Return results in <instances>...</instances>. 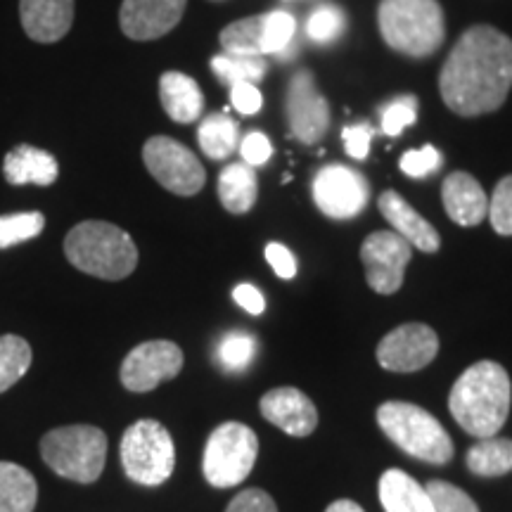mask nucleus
<instances>
[{
	"instance_id": "nucleus-1",
	"label": "nucleus",
	"mask_w": 512,
	"mask_h": 512,
	"mask_svg": "<svg viewBox=\"0 0 512 512\" xmlns=\"http://www.w3.org/2000/svg\"><path fill=\"white\" fill-rule=\"evenodd\" d=\"M512 88V41L494 27L467 29L439 74L446 107L460 117L496 112Z\"/></svg>"
},
{
	"instance_id": "nucleus-2",
	"label": "nucleus",
	"mask_w": 512,
	"mask_h": 512,
	"mask_svg": "<svg viewBox=\"0 0 512 512\" xmlns=\"http://www.w3.org/2000/svg\"><path fill=\"white\" fill-rule=\"evenodd\" d=\"M512 384L508 370L496 361H477L453 384L448 411L467 434L496 437L510 413Z\"/></svg>"
},
{
	"instance_id": "nucleus-3",
	"label": "nucleus",
	"mask_w": 512,
	"mask_h": 512,
	"mask_svg": "<svg viewBox=\"0 0 512 512\" xmlns=\"http://www.w3.org/2000/svg\"><path fill=\"white\" fill-rule=\"evenodd\" d=\"M64 254L79 271L102 280H124L136 271L138 247L124 228L107 221H83L69 230Z\"/></svg>"
},
{
	"instance_id": "nucleus-4",
	"label": "nucleus",
	"mask_w": 512,
	"mask_h": 512,
	"mask_svg": "<svg viewBox=\"0 0 512 512\" xmlns=\"http://www.w3.org/2000/svg\"><path fill=\"white\" fill-rule=\"evenodd\" d=\"M377 24L389 48L411 57L437 53L446 36L444 10L437 0H382Z\"/></svg>"
},
{
	"instance_id": "nucleus-5",
	"label": "nucleus",
	"mask_w": 512,
	"mask_h": 512,
	"mask_svg": "<svg viewBox=\"0 0 512 512\" xmlns=\"http://www.w3.org/2000/svg\"><path fill=\"white\" fill-rule=\"evenodd\" d=\"M377 425L408 456L432 465H446L453 458V441L444 425L415 403H382L377 408Z\"/></svg>"
},
{
	"instance_id": "nucleus-6",
	"label": "nucleus",
	"mask_w": 512,
	"mask_h": 512,
	"mask_svg": "<svg viewBox=\"0 0 512 512\" xmlns=\"http://www.w3.org/2000/svg\"><path fill=\"white\" fill-rule=\"evenodd\" d=\"M41 456L60 477L93 484L105 470L107 434L93 425L57 427L41 439Z\"/></svg>"
},
{
	"instance_id": "nucleus-7",
	"label": "nucleus",
	"mask_w": 512,
	"mask_h": 512,
	"mask_svg": "<svg viewBox=\"0 0 512 512\" xmlns=\"http://www.w3.org/2000/svg\"><path fill=\"white\" fill-rule=\"evenodd\" d=\"M121 465L128 479L143 486H159L176 467L174 439L162 422L138 420L121 439Z\"/></svg>"
},
{
	"instance_id": "nucleus-8",
	"label": "nucleus",
	"mask_w": 512,
	"mask_h": 512,
	"mask_svg": "<svg viewBox=\"0 0 512 512\" xmlns=\"http://www.w3.org/2000/svg\"><path fill=\"white\" fill-rule=\"evenodd\" d=\"M259 456V439L242 422H223L209 434L204 446L202 472L216 489H230L245 482Z\"/></svg>"
},
{
	"instance_id": "nucleus-9",
	"label": "nucleus",
	"mask_w": 512,
	"mask_h": 512,
	"mask_svg": "<svg viewBox=\"0 0 512 512\" xmlns=\"http://www.w3.org/2000/svg\"><path fill=\"white\" fill-rule=\"evenodd\" d=\"M143 162L152 178L174 195L192 197L204 188L207 174L192 150L174 138L155 136L143 147Z\"/></svg>"
},
{
	"instance_id": "nucleus-10",
	"label": "nucleus",
	"mask_w": 512,
	"mask_h": 512,
	"mask_svg": "<svg viewBox=\"0 0 512 512\" xmlns=\"http://www.w3.org/2000/svg\"><path fill=\"white\" fill-rule=\"evenodd\" d=\"M313 202L325 216L337 221L354 219L368 207L370 185L366 176L342 164L323 166L313 178Z\"/></svg>"
},
{
	"instance_id": "nucleus-11",
	"label": "nucleus",
	"mask_w": 512,
	"mask_h": 512,
	"mask_svg": "<svg viewBox=\"0 0 512 512\" xmlns=\"http://www.w3.org/2000/svg\"><path fill=\"white\" fill-rule=\"evenodd\" d=\"M183 370V351L169 339L138 344L121 363V384L128 392L145 394Z\"/></svg>"
},
{
	"instance_id": "nucleus-12",
	"label": "nucleus",
	"mask_w": 512,
	"mask_h": 512,
	"mask_svg": "<svg viewBox=\"0 0 512 512\" xmlns=\"http://www.w3.org/2000/svg\"><path fill=\"white\" fill-rule=\"evenodd\" d=\"M413 247L394 230H377L361 247L368 285L377 294H394L403 285L406 266L411 264Z\"/></svg>"
},
{
	"instance_id": "nucleus-13",
	"label": "nucleus",
	"mask_w": 512,
	"mask_h": 512,
	"mask_svg": "<svg viewBox=\"0 0 512 512\" xmlns=\"http://www.w3.org/2000/svg\"><path fill=\"white\" fill-rule=\"evenodd\" d=\"M439 337L430 325L406 323L394 328L377 344V363L389 373H415L437 358Z\"/></svg>"
},
{
	"instance_id": "nucleus-14",
	"label": "nucleus",
	"mask_w": 512,
	"mask_h": 512,
	"mask_svg": "<svg viewBox=\"0 0 512 512\" xmlns=\"http://www.w3.org/2000/svg\"><path fill=\"white\" fill-rule=\"evenodd\" d=\"M287 119L292 136L304 145H316L323 140L330 126V107L318 91L311 72H297L287 88Z\"/></svg>"
},
{
	"instance_id": "nucleus-15",
	"label": "nucleus",
	"mask_w": 512,
	"mask_h": 512,
	"mask_svg": "<svg viewBox=\"0 0 512 512\" xmlns=\"http://www.w3.org/2000/svg\"><path fill=\"white\" fill-rule=\"evenodd\" d=\"M188 0H124L119 10L121 31L133 41H155L176 29Z\"/></svg>"
},
{
	"instance_id": "nucleus-16",
	"label": "nucleus",
	"mask_w": 512,
	"mask_h": 512,
	"mask_svg": "<svg viewBox=\"0 0 512 512\" xmlns=\"http://www.w3.org/2000/svg\"><path fill=\"white\" fill-rule=\"evenodd\" d=\"M261 415L271 425L283 430L290 437H309L318 427V411L304 392L294 387H278L261 396Z\"/></svg>"
},
{
	"instance_id": "nucleus-17",
	"label": "nucleus",
	"mask_w": 512,
	"mask_h": 512,
	"mask_svg": "<svg viewBox=\"0 0 512 512\" xmlns=\"http://www.w3.org/2000/svg\"><path fill=\"white\" fill-rule=\"evenodd\" d=\"M19 17L31 41H62L72 29L74 0H19Z\"/></svg>"
},
{
	"instance_id": "nucleus-18",
	"label": "nucleus",
	"mask_w": 512,
	"mask_h": 512,
	"mask_svg": "<svg viewBox=\"0 0 512 512\" xmlns=\"http://www.w3.org/2000/svg\"><path fill=\"white\" fill-rule=\"evenodd\" d=\"M441 200H444L446 214L451 216V221L463 228L479 226L489 216V197H486L477 178L465 174V171L446 176Z\"/></svg>"
},
{
	"instance_id": "nucleus-19",
	"label": "nucleus",
	"mask_w": 512,
	"mask_h": 512,
	"mask_svg": "<svg viewBox=\"0 0 512 512\" xmlns=\"http://www.w3.org/2000/svg\"><path fill=\"white\" fill-rule=\"evenodd\" d=\"M377 204H380V214L392 223L394 233H399L408 245L418 247L420 252L427 254H434L441 247V238L432 223L422 219L418 211L403 200L399 192L387 190Z\"/></svg>"
},
{
	"instance_id": "nucleus-20",
	"label": "nucleus",
	"mask_w": 512,
	"mask_h": 512,
	"mask_svg": "<svg viewBox=\"0 0 512 512\" xmlns=\"http://www.w3.org/2000/svg\"><path fill=\"white\" fill-rule=\"evenodd\" d=\"M5 181L10 185H41L48 188L60 176V164L46 150L31 145H17L3 162Z\"/></svg>"
},
{
	"instance_id": "nucleus-21",
	"label": "nucleus",
	"mask_w": 512,
	"mask_h": 512,
	"mask_svg": "<svg viewBox=\"0 0 512 512\" xmlns=\"http://www.w3.org/2000/svg\"><path fill=\"white\" fill-rule=\"evenodd\" d=\"M159 100L176 124H192L202 117L204 95L200 83L183 72H166L159 79Z\"/></svg>"
},
{
	"instance_id": "nucleus-22",
	"label": "nucleus",
	"mask_w": 512,
	"mask_h": 512,
	"mask_svg": "<svg viewBox=\"0 0 512 512\" xmlns=\"http://www.w3.org/2000/svg\"><path fill=\"white\" fill-rule=\"evenodd\" d=\"M380 503L384 512H434L430 494L403 470H387L380 477Z\"/></svg>"
},
{
	"instance_id": "nucleus-23",
	"label": "nucleus",
	"mask_w": 512,
	"mask_h": 512,
	"mask_svg": "<svg viewBox=\"0 0 512 512\" xmlns=\"http://www.w3.org/2000/svg\"><path fill=\"white\" fill-rule=\"evenodd\" d=\"M259 181L254 166L245 162L228 164L219 176V200L230 214H247L256 204Z\"/></svg>"
},
{
	"instance_id": "nucleus-24",
	"label": "nucleus",
	"mask_w": 512,
	"mask_h": 512,
	"mask_svg": "<svg viewBox=\"0 0 512 512\" xmlns=\"http://www.w3.org/2000/svg\"><path fill=\"white\" fill-rule=\"evenodd\" d=\"M36 501L38 486L27 467L0 463V512H34Z\"/></svg>"
},
{
	"instance_id": "nucleus-25",
	"label": "nucleus",
	"mask_w": 512,
	"mask_h": 512,
	"mask_svg": "<svg viewBox=\"0 0 512 512\" xmlns=\"http://www.w3.org/2000/svg\"><path fill=\"white\" fill-rule=\"evenodd\" d=\"M197 143L209 159H226L238 150L240 126L228 114H211L200 124L197 131Z\"/></svg>"
},
{
	"instance_id": "nucleus-26",
	"label": "nucleus",
	"mask_w": 512,
	"mask_h": 512,
	"mask_svg": "<svg viewBox=\"0 0 512 512\" xmlns=\"http://www.w3.org/2000/svg\"><path fill=\"white\" fill-rule=\"evenodd\" d=\"M467 470L479 477H501L512 472V441L510 439H482L467 451Z\"/></svg>"
},
{
	"instance_id": "nucleus-27",
	"label": "nucleus",
	"mask_w": 512,
	"mask_h": 512,
	"mask_svg": "<svg viewBox=\"0 0 512 512\" xmlns=\"http://www.w3.org/2000/svg\"><path fill=\"white\" fill-rule=\"evenodd\" d=\"M31 347L24 337L3 335L0 337V394L8 392L31 368Z\"/></svg>"
},
{
	"instance_id": "nucleus-28",
	"label": "nucleus",
	"mask_w": 512,
	"mask_h": 512,
	"mask_svg": "<svg viewBox=\"0 0 512 512\" xmlns=\"http://www.w3.org/2000/svg\"><path fill=\"white\" fill-rule=\"evenodd\" d=\"M261 24H264V15L245 17L228 24L221 31L223 53L240 57H264V53H261Z\"/></svg>"
},
{
	"instance_id": "nucleus-29",
	"label": "nucleus",
	"mask_w": 512,
	"mask_h": 512,
	"mask_svg": "<svg viewBox=\"0 0 512 512\" xmlns=\"http://www.w3.org/2000/svg\"><path fill=\"white\" fill-rule=\"evenodd\" d=\"M211 69L226 86L235 83H259L266 74L264 57H240V55H216L211 60Z\"/></svg>"
},
{
	"instance_id": "nucleus-30",
	"label": "nucleus",
	"mask_w": 512,
	"mask_h": 512,
	"mask_svg": "<svg viewBox=\"0 0 512 512\" xmlns=\"http://www.w3.org/2000/svg\"><path fill=\"white\" fill-rule=\"evenodd\" d=\"M256 356V337L249 332L233 330L221 337L219 347H216V361L226 373H242L252 366Z\"/></svg>"
},
{
	"instance_id": "nucleus-31",
	"label": "nucleus",
	"mask_w": 512,
	"mask_h": 512,
	"mask_svg": "<svg viewBox=\"0 0 512 512\" xmlns=\"http://www.w3.org/2000/svg\"><path fill=\"white\" fill-rule=\"evenodd\" d=\"M297 34V19L290 12L275 10L264 15L261 24V53L264 55H280L290 48Z\"/></svg>"
},
{
	"instance_id": "nucleus-32",
	"label": "nucleus",
	"mask_w": 512,
	"mask_h": 512,
	"mask_svg": "<svg viewBox=\"0 0 512 512\" xmlns=\"http://www.w3.org/2000/svg\"><path fill=\"white\" fill-rule=\"evenodd\" d=\"M43 228H46V216L41 211H22V214L0 216V249L34 240L43 233Z\"/></svg>"
},
{
	"instance_id": "nucleus-33",
	"label": "nucleus",
	"mask_w": 512,
	"mask_h": 512,
	"mask_svg": "<svg viewBox=\"0 0 512 512\" xmlns=\"http://www.w3.org/2000/svg\"><path fill=\"white\" fill-rule=\"evenodd\" d=\"M347 29V15L337 5H318L306 22V36L313 43H332Z\"/></svg>"
},
{
	"instance_id": "nucleus-34",
	"label": "nucleus",
	"mask_w": 512,
	"mask_h": 512,
	"mask_svg": "<svg viewBox=\"0 0 512 512\" xmlns=\"http://www.w3.org/2000/svg\"><path fill=\"white\" fill-rule=\"evenodd\" d=\"M425 491L430 494L434 512H479L477 503L463 489L448 482L434 479V482L425 486Z\"/></svg>"
},
{
	"instance_id": "nucleus-35",
	"label": "nucleus",
	"mask_w": 512,
	"mask_h": 512,
	"mask_svg": "<svg viewBox=\"0 0 512 512\" xmlns=\"http://www.w3.org/2000/svg\"><path fill=\"white\" fill-rule=\"evenodd\" d=\"M418 119V100L413 95H401L382 107V133L396 138L403 128L413 126Z\"/></svg>"
},
{
	"instance_id": "nucleus-36",
	"label": "nucleus",
	"mask_w": 512,
	"mask_h": 512,
	"mask_svg": "<svg viewBox=\"0 0 512 512\" xmlns=\"http://www.w3.org/2000/svg\"><path fill=\"white\" fill-rule=\"evenodd\" d=\"M489 219L498 235H512V176H505L496 185L489 202Z\"/></svg>"
},
{
	"instance_id": "nucleus-37",
	"label": "nucleus",
	"mask_w": 512,
	"mask_h": 512,
	"mask_svg": "<svg viewBox=\"0 0 512 512\" xmlns=\"http://www.w3.org/2000/svg\"><path fill=\"white\" fill-rule=\"evenodd\" d=\"M441 162H444V157H441L437 147L425 145L418 147V150L406 152V155L401 157V171L411 178H425L432 176L441 166Z\"/></svg>"
},
{
	"instance_id": "nucleus-38",
	"label": "nucleus",
	"mask_w": 512,
	"mask_h": 512,
	"mask_svg": "<svg viewBox=\"0 0 512 512\" xmlns=\"http://www.w3.org/2000/svg\"><path fill=\"white\" fill-rule=\"evenodd\" d=\"M375 138V128L368 124V121H361V124L354 126H344L342 131V140L347 145V155L351 159H366L370 155V143Z\"/></svg>"
},
{
	"instance_id": "nucleus-39",
	"label": "nucleus",
	"mask_w": 512,
	"mask_h": 512,
	"mask_svg": "<svg viewBox=\"0 0 512 512\" xmlns=\"http://www.w3.org/2000/svg\"><path fill=\"white\" fill-rule=\"evenodd\" d=\"M226 512H278V505L264 489H247L230 501Z\"/></svg>"
},
{
	"instance_id": "nucleus-40",
	"label": "nucleus",
	"mask_w": 512,
	"mask_h": 512,
	"mask_svg": "<svg viewBox=\"0 0 512 512\" xmlns=\"http://www.w3.org/2000/svg\"><path fill=\"white\" fill-rule=\"evenodd\" d=\"M240 155L242 162L249 166H261L266 164L268 159L273 155V145L261 131H252L249 136H245V140L240 143Z\"/></svg>"
},
{
	"instance_id": "nucleus-41",
	"label": "nucleus",
	"mask_w": 512,
	"mask_h": 512,
	"mask_svg": "<svg viewBox=\"0 0 512 512\" xmlns=\"http://www.w3.org/2000/svg\"><path fill=\"white\" fill-rule=\"evenodd\" d=\"M230 102H233L235 110L240 114L249 117V114H256L261 110L264 98H261L256 83H235V86H230Z\"/></svg>"
},
{
	"instance_id": "nucleus-42",
	"label": "nucleus",
	"mask_w": 512,
	"mask_h": 512,
	"mask_svg": "<svg viewBox=\"0 0 512 512\" xmlns=\"http://www.w3.org/2000/svg\"><path fill=\"white\" fill-rule=\"evenodd\" d=\"M266 261L271 264L275 275L283 280H292L297 275V259L294 254L280 242H268L266 245Z\"/></svg>"
},
{
	"instance_id": "nucleus-43",
	"label": "nucleus",
	"mask_w": 512,
	"mask_h": 512,
	"mask_svg": "<svg viewBox=\"0 0 512 512\" xmlns=\"http://www.w3.org/2000/svg\"><path fill=\"white\" fill-rule=\"evenodd\" d=\"M233 299L238 302L242 309H245L247 313H252V316H261V313L266 311V299L264 294H261L259 290L252 283H242L233 290Z\"/></svg>"
},
{
	"instance_id": "nucleus-44",
	"label": "nucleus",
	"mask_w": 512,
	"mask_h": 512,
	"mask_svg": "<svg viewBox=\"0 0 512 512\" xmlns=\"http://www.w3.org/2000/svg\"><path fill=\"white\" fill-rule=\"evenodd\" d=\"M325 512H366L354 501H335Z\"/></svg>"
}]
</instances>
